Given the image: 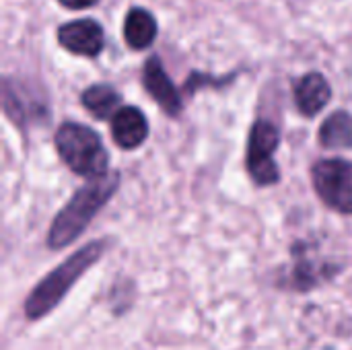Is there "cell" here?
<instances>
[{"mask_svg":"<svg viewBox=\"0 0 352 350\" xmlns=\"http://www.w3.org/2000/svg\"><path fill=\"white\" fill-rule=\"evenodd\" d=\"M109 248V239H95L72 256H68L62 264H58L52 272H47L27 295L23 314L27 322H39L50 316L70 293V289L78 283V278L95 266Z\"/></svg>","mask_w":352,"mask_h":350,"instance_id":"1","label":"cell"},{"mask_svg":"<svg viewBox=\"0 0 352 350\" xmlns=\"http://www.w3.org/2000/svg\"><path fill=\"white\" fill-rule=\"evenodd\" d=\"M120 184V173L107 171L105 175L89 179L85 188H80L70 202L56 215L54 223L47 231V248L50 250H64L74 243L80 233L91 225L95 215L107 204Z\"/></svg>","mask_w":352,"mask_h":350,"instance_id":"2","label":"cell"},{"mask_svg":"<svg viewBox=\"0 0 352 350\" xmlns=\"http://www.w3.org/2000/svg\"><path fill=\"white\" fill-rule=\"evenodd\" d=\"M56 149L60 159L82 177H99L107 173L109 157L99 134L82 124L66 122L56 132Z\"/></svg>","mask_w":352,"mask_h":350,"instance_id":"3","label":"cell"},{"mask_svg":"<svg viewBox=\"0 0 352 350\" xmlns=\"http://www.w3.org/2000/svg\"><path fill=\"white\" fill-rule=\"evenodd\" d=\"M318 196L336 212L352 215V161L324 159L311 169Z\"/></svg>","mask_w":352,"mask_h":350,"instance_id":"4","label":"cell"},{"mask_svg":"<svg viewBox=\"0 0 352 350\" xmlns=\"http://www.w3.org/2000/svg\"><path fill=\"white\" fill-rule=\"evenodd\" d=\"M280 134L274 124L258 120L252 126L248 142V171L260 186H272L278 182L280 173L274 161V151L278 146Z\"/></svg>","mask_w":352,"mask_h":350,"instance_id":"5","label":"cell"},{"mask_svg":"<svg viewBox=\"0 0 352 350\" xmlns=\"http://www.w3.org/2000/svg\"><path fill=\"white\" fill-rule=\"evenodd\" d=\"M58 41L68 52L91 58L103 47V29L93 19H78L58 29Z\"/></svg>","mask_w":352,"mask_h":350,"instance_id":"6","label":"cell"},{"mask_svg":"<svg viewBox=\"0 0 352 350\" xmlns=\"http://www.w3.org/2000/svg\"><path fill=\"white\" fill-rule=\"evenodd\" d=\"M142 83L144 89L153 95V99L169 113V116H179L182 111V97L175 89V85L171 83V78L167 76L161 60L157 56L148 58V62L144 64V72H142Z\"/></svg>","mask_w":352,"mask_h":350,"instance_id":"7","label":"cell"},{"mask_svg":"<svg viewBox=\"0 0 352 350\" xmlns=\"http://www.w3.org/2000/svg\"><path fill=\"white\" fill-rule=\"evenodd\" d=\"M111 136L122 149H138L148 136V124L144 113L132 105L120 107L111 118Z\"/></svg>","mask_w":352,"mask_h":350,"instance_id":"8","label":"cell"},{"mask_svg":"<svg viewBox=\"0 0 352 350\" xmlns=\"http://www.w3.org/2000/svg\"><path fill=\"white\" fill-rule=\"evenodd\" d=\"M332 97V89L324 74L309 72L301 76L295 85V101L303 116H316L320 113Z\"/></svg>","mask_w":352,"mask_h":350,"instance_id":"9","label":"cell"},{"mask_svg":"<svg viewBox=\"0 0 352 350\" xmlns=\"http://www.w3.org/2000/svg\"><path fill=\"white\" fill-rule=\"evenodd\" d=\"M124 37L132 50L148 47L157 37V21L144 8H130L124 21Z\"/></svg>","mask_w":352,"mask_h":350,"instance_id":"10","label":"cell"},{"mask_svg":"<svg viewBox=\"0 0 352 350\" xmlns=\"http://www.w3.org/2000/svg\"><path fill=\"white\" fill-rule=\"evenodd\" d=\"M80 99H82V105L97 120H107V118H113L116 111L120 109L122 95L109 85H93L82 93Z\"/></svg>","mask_w":352,"mask_h":350,"instance_id":"11","label":"cell"},{"mask_svg":"<svg viewBox=\"0 0 352 350\" xmlns=\"http://www.w3.org/2000/svg\"><path fill=\"white\" fill-rule=\"evenodd\" d=\"M320 142L326 149H351L352 116L346 111H334L320 128Z\"/></svg>","mask_w":352,"mask_h":350,"instance_id":"12","label":"cell"},{"mask_svg":"<svg viewBox=\"0 0 352 350\" xmlns=\"http://www.w3.org/2000/svg\"><path fill=\"white\" fill-rule=\"evenodd\" d=\"M132 301H134V299H132L130 287H128V289H122L120 285H113L111 295H109V303H111L113 314L122 316L124 311H128V309L132 307Z\"/></svg>","mask_w":352,"mask_h":350,"instance_id":"13","label":"cell"},{"mask_svg":"<svg viewBox=\"0 0 352 350\" xmlns=\"http://www.w3.org/2000/svg\"><path fill=\"white\" fill-rule=\"evenodd\" d=\"M62 6H66V8H72V10H80V8H89V6H93L97 0H58Z\"/></svg>","mask_w":352,"mask_h":350,"instance_id":"14","label":"cell"}]
</instances>
